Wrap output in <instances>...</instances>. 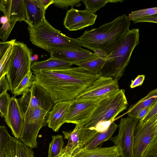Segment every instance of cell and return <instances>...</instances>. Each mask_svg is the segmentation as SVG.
<instances>
[{
    "instance_id": "d590c367",
    "label": "cell",
    "mask_w": 157,
    "mask_h": 157,
    "mask_svg": "<svg viewBox=\"0 0 157 157\" xmlns=\"http://www.w3.org/2000/svg\"><path fill=\"white\" fill-rule=\"evenodd\" d=\"M134 23L150 22L157 23V14L131 20Z\"/></svg>"
},
{
    "instance_id": "e0dca14e",
    "label": "cell",
    "mask_w": 157,
    "mask_h": 157,
    "mask_svg": "<svg viewBox=\"0 0 157 157\" xmlns=\"http://www.w3.org/2000/svg\"><path fill=\"white\" fill-rule=\"evenodd\" d=\"M0 157H34V153L32 148L11 136L6 145L0 148Z\"/></svg>"
},
{
    "instance_id": "ab89813d",
    "label": "cell",
    "mask_w": 157,
    "mask_h": 157,
    "mask_svg": "<svg viewBox=\"0 0 157 157\" xmlns=\"http://www.w3.org/2000/svg\"><path fill=\"white\" fill-rule=\"evenodd\" d=\"M153 106L147 107L141 110L138 113L136 117L141 121L144 119L148 113Z\"/></svg>"
},
{
    "instance_id": "d6a6232c",
    "label": "cell",
    "mask_w": 157,
    "mask_h": 157,
    "mask_svg": "<svg viewBox=\"0 0 157 157\" xmlns=\"http://www.w3.org/2000/svg\"><path fill=\"white\" fill-rule=\"evenodd\" d=\"M140 157H157V138L151 142Z\"/></svg>"
},
{
    "instance_id": "cb8c5ba5",
    "label": "cell",
    "mask_w": 157,
    "mask_h": 157,
    "mask_svg": "<svg viewBox=\"0 0 157 157\" xmlns=\"http://www.w3.org/2000/svg\"><path fill=\"white\" fill-rule=\"evenodd\" d=\"M118 126L113 121L109 128L105 131L98 132L83 148L89 149L96 147L104 141L110 139L116 131Z\"/></svg>"
},
{
    "instance_id": "ee69618b",
    "label": "cell",
    "mask_w": 157,
    "mask_h": 157,
    "mask_svg": "<svg viewBox=\"0 0 157 157\" xmlns=\"http://www.w3.org/2000/svg\"><path fill=\"white\" fill-rule=\"evenodd\" d=\"M123 1V0H110V3H117L118 2H122Z\"/></svg>"
},
{
    "instance_id": "603a6c76",
    "label": "cell",
    "mask_w": 157,
    "mask_h": 157,
    "mask_svg": "<svg viewBox=\"0 0 157 157\" xmlns=\"http://www.w3.org/2000/svg\"><path fill=\"white\" fill-rule=\"evenodd\" d=\"M157 101V89H156L149 92L146 96L136 103L131 105L127 111L128 116L136 118L141 110L153 106Z\"/></svg>"
},
{
    "instance_id": "f1b7e54d",
    "label": "cell",
    "mask_w": 157,
    "mask_h": 157,
    "mask_svg": "<svg viewBox=\"0 0 157 157\" xmlns=\"http://www.w3.org/2000/svg\"><path fill=\"white\" fill-rule=\"evenodd\" d=\"M82 1L85 6V10L94 14L106 4L110 3V0H84Z\"/></svg>"
},
{
    "instance_id": "5b68a950",
    "label": "cell",
    "mask_w": 157,
    "mask_h": 157,
    "mask_svg": "<svg viewBox=\"0 0 157 157\" xmlns=\"http://www.w3.org/2000/svg\"><path fill=\"white\" fill-rule=\"evenodd\" d=\"M28 25L31 43L49 52L55 49L82 48L76 38L66 36L54 28L46 19L38 26H33L28 24Z\"/></svg>"
},
{
    "instance_id": "74e56055",
    "label": "cell",
    "mask_w": 157,
    "mask_h": 157,
    "mask_svg": "<svg viewBox=\"0 0 157 157\" xmlns=\"http://www.w3.org/2000/svg\"><path fill=\"white\" fill-rule=\"evenodd\" d=\"M16 40L15 39H13L5 42H0V58L3 55L10 46L16 41Z\"/></svg>"
},
{
    "instance_id": "30bf717a",
    "label": "cell",
    "mask_w": 157,
    "mask_h": 157,
    "mask_svg": "<svg viewBox=\"0 0 157 157\" xmlns=\"http://www.w3.org/2000/svg\"><path fill=\"white\" fill-rule=\"evenodd\" d=\"M120 89L118 81L109 77H99L82 91L75 100H96Z\"/></svg>"
},
{
    "instance_id": "8d00e7d4",
    "label": "cell",
    "mask_w": 157,
    "mask_h": 157,
    "mask_svg": "<svg viewBox=\"0 0 157 157\" xmlns=\"http://www.w3.org/2000/svg\"><path fill=\"white\" fill-rule=\"evenodd\" d=\"M10 90V86L7 78L5 77V76L0 78V95Z\"/></svg>"
},
{
    "instance_id": "7a4b0ae2",
    "label": "cell",
    "mask_w": 157,
    "mask_h": 157,
    "mask_svg": "<svg viewBox=\"0 0 157 157\" xmlns=\"http://www.w3.org/2000/svg\"><path fill=\"white\" fill-rule=\"evenodd\" d=\"M130 21L123 14L98 28L85 31L76 39L82 46L93 51H102L108 55L129 30Z\"/></svg>"
},
{
    "instance_id": "60d3db41",
    "label": "cell",
    "mask_w": 157,
    "mask_h": 157,
    "mask_svg": "<svg viewBox=\"0 0 157 157\" xmlns=\"http://www.w3.org/2000/svg\"><path fill=\"white\" fill-rule=\"evenodd\" d=\"M54 0H41L42 5L46 10L51 4H53Z\"/></svg>"
},
{
    "instance_id": "ac0fdd59",
    "label": "cell",
    "mask_w": 157,
    "mask_h": 157,
    "mask_svg": "<svg viewBox=\"0 0 157 157\" xmlns=\"http://www.w3.org/2000/svg\"><path fill=\"white\" fill-rule=\"evenodd\" d=\"M72 101H61L55 104L52 110L48 113L46 120L48 127L55 132H58L65 123L67 112Z\"/></svg>"
},
{
    "instance_id": "2e32d148",
    "label": "cell",
    "mask_w": 157,
    "mask_h": 157,
    "mask_svg": "<svg viewBox=\"0 0 157 157\" xmlns=\"http://www.w3.org/2000/svg\"><path fill=\"white\" fill-rule=\"evenodd\" d=\"M0 10L8 21L27 22L25 0H1Z\"/></svg>"
},
{
    "instance_id": "277c9868",
    "label": "cell",
    "mask_w": 157,
    "mask_h": 157,
    "mask_svg": "<svg viewBox=\"0 0 157 157\" xmlns=\"http://www.w3.org/2000/svg\"><path fill=\"white\" fill-rule=\"evenodd\" d=\"M139 29L128 32L118 45L107 56L98 77H109L118 81L123 75L132 52L139 43Z\"/></svg>"
},
{
    "instance_id": "5bb4252c",
    "label": "cell",
    "mask_w": 157,
    "mask_h": 157,
    "mask_svg": "<svg viewBox=\"0 0 157 157\" xmlns=\"http://www.w3.org/2000/svg\"><path fill=\"white\" fill-rule=\"evenodd\" d=\"M5 121L15 137L21 136L24 124V117L17 101L14 96L11 97L8 112Z\"/></svg>"
},
{
    "instance_id": "4dcf8cb0",
    "label": "cell",
    "mask_w": 157,
    "mask_h": 157,
    "mask_svg": "<svg viewBox=\"0 0 157 157\" xmlns=\"http://www.w3.org/2000/svg\"><path fill=\"white\" fill-rule=\"evenodd\" d=\"M11 98L7 92L0 95V115L4 118L6 117Z\"/></svg>"
},
{
    "instance_id": "8992f818",
    "label": "cell",
    "mask_w": 157,
    "mask_h": 157,
    "mask_svg": "<svg viewBox=\"0 0 157 157\" xmlns=\"http://www.w3.org/2000/svg\"><path fill=\"white\" fill-rule=\"evenodd\" d=\"M32 50L23 43L16 41L13 45L11 63L6 75L12 94L31 70Z\"/></svg>"
},
{
    "instance_id": "484cf974",
    "label": "cell",
    "mask_w": 157,
    "mask_h": 157,
    "mask_svg": "<svg viewBox=\"0 0 157 157\" xmlns=\"http://www.w3.org/2000/svg\"><path fill=\"white\" fill-rule=\"evenodd\" d=\"M31 70L21 80L12 93L14 97L23 94L28 91L36 81V77Z\"/></svg>"
},
{
    "instance_id": "f35d334b",
    "label": "cell",
    "mask_w": 157,
    "mask_h": 157,
    "mask_svg": "<svg viewBox=\"0 0 157 157\" xmlns=\"http://www.w3.org/2000/svg\"><path fill=\"white\" fill-rule=\"evenodd\" d=\"M145 77L144 75H138L135 79L132 81L130 87L132 88L141 86L144 81Z\"/></svg>"
},
{
    "instance_id": "7bdbcfd3",
    "label": "cell",
    "mask_w": 157,
    "mask_h": 157,
    "mask_svg": "<svg viewBox=\"0 0 157 157\" xmlns=\"http://www.w3.org/2000/svg\"><path fill=\"white\" fill-rule=\"evenodd\" d=\"M38 58V56L37 55H34L33 56H32L31 57V60L33 62L34 61L36 60Z\"/></svg>"
},
{
    "instance_id": "7c38bea8",
    "label": "cell",
    "mask_w": 157,
    "mask_h": 157,
    "mask_svg": "<svg viewBox=\"0 0 157 157\" xmlns=\"http://www.w3.org/2000/svg\"><path fill=\"white\" fill-rule=\"evenodd\" d=\"M103 98L94 101H72L67 112L65 123L76 125L82 124L90 117Z\"/></svg>"
},
{
    "instance_id": "44dd1931",
    "label": "cell",
    "mask_w": 157,
    "mask_h": 157,
    "mask_svg": "<svg viewBox=\"0 0 157 157\" xmlns=\"http://www.w3.org/2000/svg\"><path fill=\"white\" fill-rule=\"evenodd\" d=\"M72 65L70 62L50 57L45 60L33 62L31 69L34 74L41 71L54 70L69 68Z\"/></svg>"
},
{
    "instance_id": "4fadbf2b",
    "label": "cell",
    "mask_w": 157,
    "mask_h": 157,
    "mask_svg": "<svg viewBox=\"0 0 157 157\" xmlns=\"http://www.w3.org/2000/svg\"><path fill=\"white\" fill-rule=\"evenodd\" d=\"M97 15L85 10H80L71 8L68 10L63 25L69 31H77L94 24Z\"/></svg>"
},
{
    "instance_id": "52a82bcc",
    "label": "cell",
    "mask_w": 157,
    "mask_h": 157,
    "mask_svg": "<svg viewBox=\"0 0 157 157\" xmlns=\"http://www.w3.org/2000/svg\"><path fill=\"white\" fill-rule=\"evenodd\" d=\"M48 113L40 108L29 107L24 114V124L19 139L29 147L37 148V135L40 129L47 125L45 117Z\"/></svg>"
},
{
    "instance_id": "9a60e30c",
    "label": "cell",
    "mask_w": 157,
    "mask_h": 157,
    "mask_svg": "<svg viewBox=\"0 0 157 157\" xmlns=\"http://www.w3.org/2000/svg\"><path fill=\"white\" fill-rule=\"evenodd\" d=\"M49 53L50 57L66 61L71 63L72 65L98 57L94 53L83 48L55 49L51 51Z\"/></svg>"
},
{
    "instance_id": "1f68e13d",
    "label": "cell",
    "mask_w": 157,
    "mask_h": 157,
    "mask_svg": "<svg viewBox=\"0 0 157 157\" xmlns=\"http://www.w3.org/2000/svg\"><path fill=\"white\" fill-rule=\"evenodd\" d=\"M16 22L8 21L2 25L0 29V38L2 42H6Z\"/></svg>"
},
{
    "instance_id": "6da1fadb",
    "label": "cell",
    "mask_w": 157,
    "mask_h": 157,
    "mask_svg": "<svg viewBox=\"0 0 157 157\" xmlns=\"http://www.w3.org/2000/svg\"><path fill=\"white\" fill-rule=\"evenodd\" d=\"M34 75L36 79L34 83L45 89L55 104L74 100L99 77L79 67L41 71Z\"/></svg>"
},
{
    "instance_id": "ba28073f",
    "label": "cell",
    "mask_w": 157,
    "mask_h": 157,
    "mask_svg": "<svg viewBox=\"0 0 157 157\" xmlns=\"http://www.w3.org/2000/svg\"><path fill=\"white\" fill-rule=\"evenodd\" d=\"M139 121L136 117L121 118L118 126V135L110 139L117 147L121 157H134V133Z\"/></svg>"
},
{
    "instance_id": "b9f144b4",
    "label": "cell",
    "mask_w": 157,
    "mask_h": 157,
    "mask_svg": "<svg viewBox=\"0 0 157 157\" xmlns=\"http://www.w3.org/2000/svg\"><path fill=\"white\" fill-rule=\"evenodd\" d=\"M8 21V19L5 16H2L0 18V22L2 25L7 22Z\"/></svg>"
},
{
    "instance_id": "3957f363",
    "label": "cell",
    "mask_w": 157,
    "mask_h": 157,
    "mask_svg": "<svg viewBox=\"0 0 157 157\" xmlns=\"http://www.w3.org/2000/svg\"><path fill=\"white\" fill-rule=\"evenodd\" d=\"M128 104L125 90L121 89L102 98L90 117L78 125L80 129L81 145L86 146L97 132V125L104 122H112L115 118L126 109Z\"/></svg>"
},
{
    "instance_id": "d6986e66",
    "label": "cell",
    "mask_w": 157,
    "mask_h": 157,
    "mask_svg": "<svg viewBox=\"0 0 157 157\" xmlns=\"http://www.w3.org/2000/svg\"><path fill=\"white\" fill-rule=\"evenodd\" d=\"M27 24L36 26L46 19L45 11L41 0H25Z\"/></svg>"
},
{
    "instance_id": "f546056e",
    "label": "cell",
    "mask_w": 157,
    "mask_h": 157,
    "mask_svg": "<svg viewBox=\"0 0 157 157\" xmlns=\"http://www.w3.org/2000/svg\"><path fill=\"white\" fill-rule=\"evenodd\" d=\"M157 14V7L138 10L131 12L128 16L130 20Z\"/></svg>"
},
{
    "instance_id": "bcb514c9",
    "label": "cell",
    "mask_w": 157,
    "mask_h": 157,
    "mask_svg": "<svg viewBox=\"0 0 157 157\" xmlns=\"http://www.w3.org/2000/svg\"><path fill=\"white\" fill-rule=\"evenodd\" d=\"M155 129L157 133V123L155 125Z\"/></svg>"
},
{
    "instance_id": "4316f807",
    "label": "cell",
    "mask_w": 157,
    "mask_h": 157,
    "mask_svg": "<svg viewBox=\"0 0 157 157\" xmlns=\"http://www.w3.org/2000/svg\"><path fill=\"white\" fill-rule=\"evenodd\" d=\"M52 140L49 144L48 157H59L63 148L64 141L62 135L52 136Z\"/></svg>"
},
{
    "instance_id": "ffe728a7",
    "label": "cell",
    "mask_w": 157,
    "mask_h": 157,
    "mask_svg": "<svg viewBox=\"0 0 157 157\" xmlns=\"http://www.w3.org/2000/svg\"><path fill=\"white\" fill-rule=\"evenodd\" d=\"M117 147L114 146L102 147H97L89 149L84 148L79 149L73 154L72 157H120Z\"/></svg>"
},
{
    "instance_id": "9c48e42d",
    "label": "cell",
    "mask_w": 157,
    "mask_h": 157,
    "mask_svg": "<svg viewBox=\"0 0 157 157\" xmlns=\"http://www.w3.org/2000/svg\"><path fill=\"white\" fill-rule=\"evenodd\" d=\"M18 102L23 115L29 107L39 108L48 112L55 104L49 94L41 86L34 83L17 99Z\"/></svg>"
},
{
    "instance_id": "f6af8a7d",
    "label": "cell",
    "mask_w": 157,
    "mask_h": 157,
    "mask_svg": "<svg viewBox=\"0 0 157 157\" xmlns=\"http://www.w3.org/2000/svg\"><path fill=\"white\" fill-rule=\"evenodd\" d=\"M72 156L70 155H67L64 156H59V157H72Z\"/></svg>"
},
{
    "instance_id": "83f0119b",
    "label": "cell",
    "mask_w": 157,
    "mask_h": 157,
    "mask_svg": "<svg viewBox=\"0 0 157 157\" xmlns=\"http://www.w3.org/2000/svg\"><path fill=\"white\" fill-rule=\"evenodd\" d=\"M15 42L9 47L3 55L0 58V78L7 75L11 63L13 45Z\"/></svg>"
},
{
    "instance_id": "8fae6325",
    "label": "cell",
    "mask_w": 157,
    "mask_h": 157,
    "mask_svg": "<svg viewBox=\"0 0 157 157\" xmlns=\"http://www.w3.org/2000/svg\"><path fill=\"white\" fill-rule=\"evenodd\" d=\"M156 123L155 118L144 124L138 123L134 133V157H140L151 142L157 138L155 127Z\"/></svg>"
},
{
    "instance_id": "d4e9b609",
    "label": "cell",
    "mask_w": 157,
    "mask_h": 157,
    "mask_svg": "<svg viewBox=\"0 0 157 157\" xmlns=\"http://www.w3.org/2000/svg\"><path fill=\"white\" fill-rule=\"evenodd\" d=\"M105 60L106 59L98 56L96 58L79 63L75 65L98 76L101 72Z\"/></svg>"
},
{
    "instance_id": "836d02e7",
    "label": "cell",
    "mask_w": 157,
    "mask_h": 157,
    "mask_svg": "<svg viewBox=\"0 0 157 157\" xmlns=\"http://www.w3.org/2000/svg\"><path fill=\"white\" fill-rule=\"evenodd\" d=\"M81 1L80 0H54L53 4L59 8L65 9L69 6L72 8Z\"/></svg>"
},
{
    "instance_id": "e575fe53",
    "label": "cell",
    "mask_w": 157,
    "mask_h": 157,
    "mask_svg": "<svg viewBox=\"0 0 157 157\" xmlns=\"http://www.w3.org/2000/svg\"><path fill=\"white\" fill-rule=\"evenodd\" d=\"M153 118H155L156 119L157 124V101L153 106L150 111L145 117V118L142 120L139 121L138 122L142 124H144Z\"/></svg>"
},
{
    "instance_id": "7402d4cb",
    "label": "cell",
    "mask_w": 157,
    "mask_h": 157,
    "mask_svg": "<svg viewBox=\"0 0 157 157\" xmlns=\"http://www.w3.org/2000/svg\"><path fill=\"white\" fill-rule=\"evenodd\" d=\"M62 132L64 136V138L67 140L68 143L64 147L59 156L70 155L72 156L76 151L81 148L80 141V129L78 125L76 124L72 131H63Z\"/></svg>"
}]
</instances>
